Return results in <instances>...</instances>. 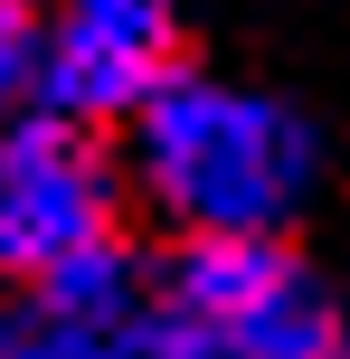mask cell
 Masks as SVG:
<instances>
[{
  "label": "cell",
  "mask_w": 350,
  "mask_h": 359,
  "mask_svg": "<svg viewBox=\"0 0 350 359\" xmlns=\"http://www.w3.org/2000/svg\"><path fill=\"white\" fill-rule=\"evenodd\" d=\"M133 180L189 246H275L322 189V133L218 76H170L133 114Z\"/></svg>",
  "instance_id": "cell-1"
},
{
  "label": "cell",
  "mask_w": 350,
  "mask_h": 359,
  "mask_svg": "<svg viewBox=\"0 0 350 359\" xmlns=\"http://www.w3.org/2000/svg\"><path fill=\"white\" fill-rule=\"evenodd\" d=\"M142 359H350V303L294 246H180L142 284Z\"/></svg>",
  "instance_id": "cell-2"
},
{
  "label": "cell",
  "mask_w": 350,
  "mask_h": 359,
  "mask_svg": "<svg viewBox=\"0 0 350 359\" xmlns=\"http://www.w3.org/2000/svg\"><path fill=\"white\" fill-rule=\"evenodd\" d=\"M123 265V180L76 123L0 133V274L29 293H67Z\"/></svg>",
  "instance_id": "cell-3"
},
{
  "label": "cell",
  "mask_w": 350,
  "mask_h": 359,
  "mask_svg": "<svg viewBox=\"0 0 350 359\" xmlns=\"http://www.w3.org/2000/svg\"><path fill=\"white\" fill-rule=\"evenodd\" d=\"M180 76V0H57L38 10V114L105 123L142 114Z\"/></svg>",
  "instance_id": "cell-4"
},
{
  "label": "cell",
  "mask_w": 350,
  "mask_h": 359,
  "mask_svg": "<svg viewBox=\"0 0 350 359\" xmlns=\"http://www.w3.org/2000/svg\"><path fill=\"white\" fill-rule=\"evenodd\" d=\"M0 359H142V274L114 265L95 284L0 303Z\"/></svg>",
  "instance_id": "cell-5"
},
{
  "label": "cell",
  "mask_w": 350,
  "mask_h": 359,
  "mask_svg": "<svg viewBox=\"0 0 350 359\" xmlns=\"http://www.w3.org/2000/svg\"><path fill=\"white\" fill-rule=\"evenodd\" d=\"M19 104H38V10L0 0V133L19 123Z\"/></svg>",
  "instance_id": "cell-6"
}]
</instances>
